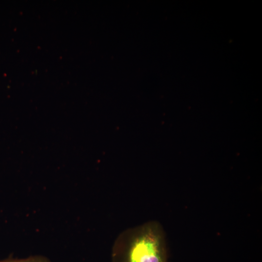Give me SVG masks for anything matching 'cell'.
<instances>
[{"label": "cell", "instance_id": "cell-1", "mask_svg": "<svg viewBox=\"0 0 262 262\" xmlns=\"http://www.w3.org/2000/svg\"><path fill=\"white\" fill-rule=\"evenodd\" d=\"M112 259V262H167L161 225L149 221L123 231L114 244Z\"/></svg>", "mask_w": 262, "mask_h": 262}, {"label": "cell", "instance_id": "cell-2", "mask_svg": "<svg viewBox=\"0 0 262 262\" xmlns=\"http://www.w3.org/2000/svg\"><path fill=\"white\" fill-rule=\"evenodd\" d=\"M0 262H52L48 258L42 255L31 256L22 259L7 258L0 260Z\"/></svg>", "mask_w": 262, "mask_h": 262}]
</instances>
